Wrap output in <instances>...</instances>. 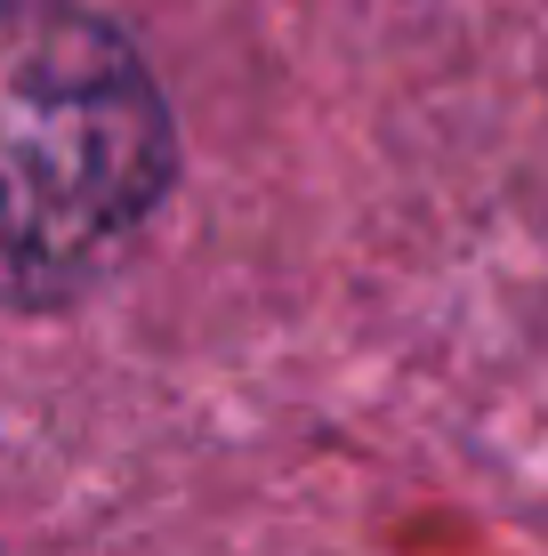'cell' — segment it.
Segmentation results:
<instances>
[{
    "label": "cell",
    "mask_w": 548,
    "mask_h": 556,
    "mask_svg": "<svg viewBox=\"0 0 548 556\" xmlns=\"http://www.w3.org/2000/svg\"><path fill=\"white\" fill-rule=\"evenodd\" d=\"M169 169L145 56L73 0H0V306L89 291L145 235Z\"/></svg>",
    "instance_id": "cell-1"
}]
</instances>
